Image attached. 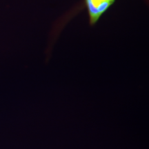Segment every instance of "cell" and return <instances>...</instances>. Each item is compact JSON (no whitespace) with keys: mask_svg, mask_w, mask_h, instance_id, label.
<instances>
[{"mask_svg":"<svg viewBox=\"0 0 149 149\" xmlns=\"http://www.w3.org/2000/svg\"><path fill=\"white\" fill-rule=\"evenodd\" d=\"M91 1H92V2L93 4H94L95 6L97 8V6L100 4V3L104 2V1H108V0H91Z\"/></svg>","mask_w":149,"mask_h":149,"instance_id":"1","label":"cell"}]
</instances>
